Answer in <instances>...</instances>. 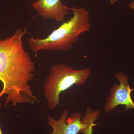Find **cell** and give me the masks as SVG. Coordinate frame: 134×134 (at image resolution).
I'll list each match as a JSON object with an SVG mask.
<instances>
[{"instance_id": "obj_1", "label": "cell", "mask_w": 134, "mask_h": 134, "mask_svg": "<svg viewBox=\"0 0 134 134\" xmlns=\"http://www.w3.org/2000/svg\"><path fill=\"white\" fill-rule=\"evenodd\" d=\"M27 33L26 28L20 29L10 37L0 40V81L3 84L0 100L7 96L5 106L10 102L15 107L33 104L37 100L28 84L34 76L35 66L23 46L22 38Z\"/></svg>"}, {"instance_id": "obj_2", "label": "cell", "mask_w": 134, "mask_h": 134, "mask_svg": "<svg viewBox=\"0 0 134 134\" xmlns=\"http://www.w3.org/2000/svg\"><path fill=\"white\" fill-rule=\"evenodd\" d=\"M70 9L73 12V16L54 30L47 37L29 38L31 51L36 54L40 50L52 52L69 51L81 34L90 30V16L86 9L74 7Z\"/></svg>"}, {"instance_id": "obj_3", "label": "cell", "mask_w": 134, "mask_h": 134, "mask_svg": "<svg viewBox=\"0 0 134 134\" xmlns=\"http://www.w3.org/2000/svg\"><path fill=\"white\" fill-rule=\"evenodd\" d=\"M91 74L89 68L75 70L62 63L53 65L43 86L44 96L49 108L53 110L61 104V93L73 85H83Z\"/></svg>"}, {"instance_id": "obj_4", "label": "cell", "mask_w": 134, "mask_h": 134, "mask_svg": "<svg viewBox=\"0 0 134 134\" xmlns=\"http://www.w3.org/2000/svg\"><path fill=\"white\" fill-rule=\"evenodd\" d=\"M120 83H115L110 90V96L106 99L104 110L106 113L111 112L119 105H124V111L129 109L134 110V102L131 97V89L128 82L129 77L121 72L115 74Z\"/></svg>"}, {"instance_id": "obj_5", "label": "cell", "mask_w": 134, "mask_h": 134, "mask_svg": "<svg viewBox=\"0 0 134 134\" xmlns=\"http://www.w3.org/2000/svg\"><path fill=\"white\" fill-rule=\"evenodd\" d=\"M68 110H65L59 120L48 117V124L52 127L50 134H78L79 132L86 134L87 126L82 122V113H74L68 119Z\"/></svg>"}, {"instance_id": "obj_6", "label": "cell", "mask_w": 134, "mask_h": 134, "mask_svg": "<svg viewBox=\"0 0 134 134\" xmlns=\"http://www.w3.org/2000/svg\"><path fill=\"white\" fill-rule=\"evenodd\" d=\"M31 7L37 12V16L45 19H54L56 21H64L70 8L62 3L60 0H38L32 3Z\"/></svg>"}, {"instance_id": "obj_7", "label": "cell", "mask_w": 134, "mask_h": 134, "mask_svg": "<svg viewBox=\"0 0 134 134\" xmlns=\"http://www.w3.org/2000/svg\"><path fill=\"white\" fill-rule=\"evenodd\" d=\"M100 111L99 110H93L90 108H87L84 116L81 119L82 122L87 126V134L90 131L93 130V127L96 126L95 122L99 117Z\"/></svg>"}, {"instance_id": "obj_8", "label": "cell", "mask_w": 134, "mask_h": 134, "mask_svg": "<svg viewBox=\"0 0 134 134\" xmlns=\"http://www.w3.org/2000/svg\"><path fill=\"white\" fill-rule=\"evenodd\" d=\"M129 7L130 9L134 10V0L129 3Z\"/></svg>"}, {"instance_id": "obj_9", "label": "cell", "mask_w": 134, "mask_h": 134, "mask_svg": "<svg viewBox=\"0 0 134 134\" xmlns=\"http://www.w3.org/2000/svg\"><path fill=\"white\" fill-rule=\"evenodd\" d=\"M118 0H109L111 4H114L115 2H117Z\"/></svg>"}, {"instance_id": "obj_10", "label": "cell", "mask_w": 134, "mask_h": 134, "mask_svg": "<svg viewBox=\"0 0 134 134\" xmlns=\"http://www.w3.org/2000/svg\"><path fill=\"white\" fill-rule=\"evenodd\" d=\"M0 134H3V133L2 131L1 128V126H0Z\"/></svg>"}, {"instance_id": "obj_11", "label": "cell", "mask_w": 134, "mask_h": 134, "mask_svg": "<svg viewBox=\"0 0 134 134\" xmlns=\"http://www.w3.org/2000/svg\"><path fill=\"white\" fill-rule=\"evenodd\" d=\"M92 133H93V131H92L89 132L87 134H92Z\"/></svg>"}]
</instances>
